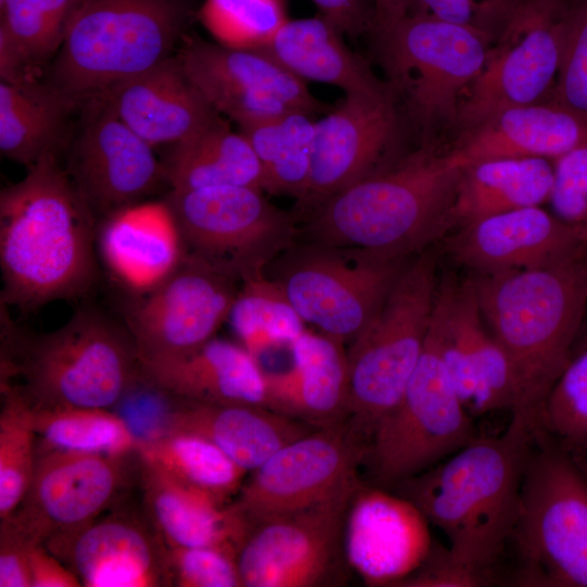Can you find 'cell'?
<instances>
[{
	"instance_id": "25",
	"label": "cell",
	"mask_w": 587,
	"mask_h": 587,
	"mask_svg": "<svg viewBox=\"0 0 587 587\" xmlns=\"http://www.w3.org/2000/svg\"><path fill=\"white\" fill-rule=\"evenodd\" d=\"M96 246L111 276L135 297L161 284L186 255L164 200L141 201L99 221Z\"/></svg>"
},
{
	"instance_id": "48",
	"label": "cell",
	"mask_w": 587,
	"mask_h": 587,
	"mask_svg": "<svg viewBox=\"0 0 587 587\" xmlns=\"http://www.w3.org/2000/svg\"><path fill=\"white\" fill-rule=\"evenodd\" d=\"M491 575L455 560L449 548L433 544L422 564L396 587H478L488 585Z\"/></svg>"
},
{
	"instance_id": "23",
	"label": "cell",
	"mask_w": 587,
	"mask_h": 587,
	"mask_svg": "<svg viewBox=\"0 0 587 587\" xmlns=\"http://www.w3.org/2000/svg\"><path fill=\"white\" fill-rule=\"evenodd\" d=\"M429 522L397 492L363 483L348 507L344 546L348 565L370 587H396L429 553Z\"/></svg>"
},
{
	"instance_id": "31",
	"label": "cell",
	"mask_w": 587,
	"mask_h": 587,
	"mask_svg": "<svg viewBox=\"0 0 587 587\" xmlns=\"http://www.w3.org/2000/svg\"><path fill=\"white\" fill-rule=\"evenodd\" d=\"M138 476L145 512L167 547L215 546L238 554L250 528L232 502L223 504L140 460Z\"/></svg>"
},
{
	"instance_id": "33",
	"label": "cell",
	"mask_w": 587,
	"mask_h": 587,
	"mask_svg": "<svg viewBox=\"0 0 587 587\" xmlns=\"http://www.w3.org/2000/svg\"><path fill=\"white\" fill-rule=\"evenodd\" d=\"M167 148L162 165L171 189L214 186L262 189V167L251 143L220 113L200 130Z\"/></svg>"
},
{
	"instance_id": "34",
	"label": "cell",
	"mask_w": 587,
	"mask_h": 587,
	"mask_svg": "<svg viewBox=\"0 0 587 587\" xmlns=\"http://www.w3.org/2000/svg\"><path fill=\"white\" fill-rule=\"evenodd\" d=\"M553 163L545 158H498L463 167L452 205L453 225L541 205L553 186Z\"/></svg>"
},
{
	"instance_id": "11",
	"label": "cell",
	"mask_w": 587,
	"mask_h": 587,
	"mask_svg": "<svg viewBox=\"0 0 587 587\" xmlns=\"http://www.w3.org/2000/svg\"><path fill=\"white\" fill-rule=\"evenodd\" d=\"M476 437L428 329L421 359L398 404L382 420L366 448L371 484L392 489L441 462Z\"/></svg>"
},
{
	"instance_id": "5",
	"label": "cell",
	"mask_w": 587,
	"mask_h": 587,
	"mask_svg": "<svg viewBox=\"0 0 587 587\" xmlns=\"http://www.w3.org/2000/svg\"><path fill=\"white\" fill-rule=\"evenodd\" d=\"M2 320L1 384L17 385L34 408L117 405L139 370L126 324L84 305L59 328L24 333Z\"/></svg>"
},
{
	"instance_id": "14",
	"label": "cell",
	"mask_w": 587,
	"mask_h": 587,
	"mask_svg": "<svg viewBox=\"0 0 587 587\" xmlns=\"http://www.w3.org/2000/svg\"><path fill=\"white\" fill-rule=\"evenodd\" d=\"M567 4L569 0H520L461 99L458 132L504 109L550 98Z\"/></svg>"
},
{
	"instance_id": "29",
	"label": "cell",
	"mask_w": 587,
	"mask_h": 587,
	"mask_svg": "<svg viewBox=\"0 0 587 587\" xmlns=\"http://www.w3.org/2000/svg\"><path fill=\"white\" fill-rule=\"evenodd\" d=\"M139 365L150 383L176 398L267 407L266 372L239 342L214 337L188 353Z\"/></svg>"
},
{
	"instance_id": "8",
	"label": "cell",
	"mask_w": 587,
	"mask_h": 587,
	"mask_svg": "<svg viewBox=\"0 0 587 587\" xmlns=\"http://www.w3.org/2000/svg\"><path fill=\"white\" fill-rule=\"evenodd\" d=\"M375 39L405 122L422 145L434 146L437 133L457 128L461 99L494 42L472 28L414 13Z\"/></svg>"
},
{
	"instance_id": "45",
	"label": "cell",
	"mask_w": 587,
	"mask_h": 587,
	"mask_svg": "<svg viewBox=\"0 0 587 587\" xmlns=\"http://www.w3.org/2000/svg\"><path fill=\"white\" fill-rule=\"evenodd\" d=\"M171 586L242 587L237 552L215 547H167Z\"/></svg>"
},
{
	"instance_id": "44",
	"label": "cell",
	"mask_w": 587,
	"mask_h": 587,
	"mask_svg": "<svg viewBox=\"0 0 587 587\" xmlns=\"http://www.w3.org/2000/svg\"><path fill=\"white\" fill-rule=\"evenodd\" d=\"M551 100L587 114V0H569Z\"/></svg>"
},
{
	"instance_id": "20",
	"label": "cell",
	"mask_w": 587,
	"mask_h": 587,
	"mask_svg": "<svg viewBox=\"0 0 587 587\" xmlns=\"http://www.w3.org/2000/svg\"><path fill=\"white\" fill-rule=\"evenodd\" d=\"M404 123L390 86L374 93L346 95L315 122L310 180L301 205L314 208L392 164L386 161L400 142Z\"/></svg>"
},
{
	"instance_id": "12",
	"label": "cell",
	"mask_w": 587,
	"mask_h": 587,
	"mask_svg": "<svg viewBox=\"0 0 587 587\" xmlns=\"http://www.w3.org/2000/svg\"><path fill=\"white\" fill-rule=\"evenodd\" d=\"M180 230L187 254L241 282L265 271L296 242L292 215L252 186L176 190L163 199Z\"/></svg>"
},
{
	"instance_id": "6",
	"label": "cell",
	"mask_w": 587,
	"mask_h": 587,
	"mask_svg": "<svg viewBox=\"0 0 587 587\" xmlns=\"http://www.w3.org/2000/svg\"><path fill=\"white\" fill-rule=\"evenodd\" d=\"M183 0H82L46 83L75 105L172 57Z\"/></svg>"
},
{
	"instance_id": "49",
	"label": "cell",
	"mask_w": 587,
	"mask_h": 587,
	"mask_svg": "<svg viewBox=\"0 0 587 587\" xmlns=\"http://www.w3.org/2000/svg\"><path fill=\"white\" fill-rule=\"evenodd\" d=\"M0 587H32L33 542L11 519L0 520Z\"/></svg>"
},
{
	"instance_id": "28",
	"label": "cell",
	"mask_w": 587,
	"mask_h": 587,
	"mask_svg": "<svg viewBox=\"0 0 587 587\" xmlns=\"http://www.w3.org/2000/svg\"><path fill=\"white\" fill-rule=\"evenodd\" d=\"M346 344L304 329L290 345L291 365L266 373L267 408L322 428L346 423L349 371Z\"/></svg>"
},
{
	"instance_id": "26",
	"label": "cell",
	"mask_w": 587,
	"mask_h": 587,
	"mask_svg": "<svg viewBox=\"0 0 587 587\" xmlns=\"http://www.w3.org/2000/svg\"><path fill=\"white\" fill-rule=\"evenodd\" d=\"M95 98L153 148L190 137L218 114L190 83L176 55Z\"/></svg>"
},
{
	"instance_id": "47",
	"label": "cell",
	"mask_w": 587,
	"mask_h": 587,
	"mask_svg": "<svg viewBox=\"0 0 587 587\" xmlns=\"http://www.w3.org/2000/svg\"><path fill=\"white\" fill-rule=\"evenodd\" d=\"M552 213L587 230V143L553 160Z\"/></svg>"
},
{
	"instance_id": "35",
	"label": "cell",
	"mask_w": 587,
	"mask_h": 587,
	"mask_svg": "<svg viewBox=\"0 0 587 587\" xmlns=\"http://www.w3.org/2000/svg\"><path fill=\"white\" fill-rule=\"evenodd\" d=\"M75 104L46 83L0 84V151L26 168L65 143V122Z\"/></svg>"
},
{
	"instance_id": "7",
	"label": "cell",
	"mask_w": 587,
	"mask_h": 587,
	"mask_svg": "<svg viewBox=\"0 0 587 587\" xmlns=\"http://www.w3.org/2000/svg\"><path fill=\"white\" fill-rule=\"evenodd\" d=\"M437 253L410 260L380 308L349 344L346 425L366 448L398 404L423 353L437 296Z\"/></svg>"
},
{
	"instance_id": "22",
	"label": "cell",
	"mask_w": 587,
	"mask_h": 587,
	"mask_svg": "<svg viewBox=\"0 0 587 587\" xmlns=\"http://www.w3.org/2000/svg\"><path fill=\"white\" fill-rule=\"evenodd\" d=\"M43 545L85 587L171 586L167 546L147 514L118 509Z\"/></svg>"
},
{
	"instance_id": "15",
	"label": "cell",
	"mask_w": 587,
	"mask_h": 587,
	"mask_svg": "<svg viewBox=\"0 0 587 587\" xmlns=\"http://www.w3.org/2000/svg\"><path fill=\"white\" fill-rule=\"evenodd\" d=\"M353 495L253 526L237 554L242 587L346 584L344 533Z\"/></svg>"
},
{
	"instance_id": "42",
	"label": "cell",
	"mask_w": 587,
	"mask_h": 587,
	"mask_svg": "<svg viewBox=\"0 0 587 587\" xmlns=\"http://www.w3.org/2000/svg\"><path fill=\"white\" fill-rule=\"evenodd\" d=\"M199 17L216 42L265 48L287 22L285 0H204Z\"/></svg>"
},
{
	"instance_id": "30",
	"label": "cell",
	"mask_w": 587,
	"mask_h": 587,
	"mask_svg": "<svg viewBox=\"0 0 587 587\" xmlns=\"http://www.w3.org/2000/svg\"><path fill=\"white\" fill-rule=\"evenodd\" d=\"M161 430L201 436L252 472L287 444L316 429L267 407L218 404L168 395Z\"/></svg>"
},
{
	"instance_id": "13",
	"label": "cell",
	"mask_w": 587,
	"mask_h": 587,
	"mask_svg": "<svg viewBox=\"0 0 587 587\" xmlns=\"http://www.w3.org/2000/svg\"><path fill=\"white\" fill-rule=\"evenodd\" d=\"M366 447L346 423L316 428L251 472L232 504L249 528L354 494Z\"/></svg>"
},
{
	"instance_id": "50",
	"label": "cell",
	"mask_w": 587,
	"mask_h": 587,
	"mask_svg": "<svg viewBox=\"0 0 587 587\" xmlns=\"http://www.w3.org/2000/svg\"><path fill=\"white\" fill-rule=\"evenodd\" d=\"M319 12L342 34L358 37L374 30V11L364 0H312Z\"/></svg>"
},
{
	"instance_id": "36",
	"label": "cell",
	"mask_w": 587,
	"mask_h": 587,
	"mask_svg": "<svg viewBox=\"0 0 587 587\" xmlns=\"http://www.w3.org/2000/svg\"><path fill=\"white\" fill-rule=\"evenodd\" d=\"M82 0H0L1 80L34 79L58 53Z\"/></svg>"
},
{
	"instance_id": "16",
	"label": "cell",
	"mask_w": 587,
	"mask_h": 587,
	"mask_svg": "<svg viewBox=\"0 0 587 587\" xmlns=\"http://www.w3.org/2000/svg\"><path fill=\"white\" fill-rule=\"evenodd\" d=\"M240 282L190 254L155 288L135 297L124 323L139 362L188 353L227 321Z\"/></svg>"
},
{
	"instance_id": "17",
	"label": "cell",
	"mask_w": 587,
	"mask_h": 587,
	"mask_svg": "<svg viewBox=\"0 0 587 587\" xmlns=\"http://www.w3.org/2000/svg\"><path fill=\"white\" fill-rule=\"evenodd\" d=\"M176 58L196 89L220 114L237 125L290 111L323 112L304 80L264 48H235L190 38Z\"/></svg>"
},
{
	"instance_id": "43",
	"label": "cell",
	"mask_w": 587,
	"mask_h": 587,
	"mask_svg": "<svg viewBox=\"0 0 587 587\" xmlns=\"http://www.w3.org/2000/svg\"><path fill=\"white\" fill-rule=\"evenodd\" d=\"M538 428L571 447L587 438V349L571 360L536 410Z\"/></svg>"
},
{
	"instance_id": "38",
	"label": "cell",
	"mask_w": 587,
	"mask_h": 587,
	"mask_svg": "<svg viewBox=\"0 0 587 587\" xmlns=\"http://www.w3.org/2000/svg\"><path fill=\"white\" fill-rule=\"evenodd\" d=\"M309 113L290 111L276 117L238 125L262 167V189L300 201L308 189L315 122Z\"/></svg>"
},
{
	"instance_id": "53",
	"label": "cell",
	"mask_w": 587,
	"mask_h": 587,
	"mask_svg": "<svg viewBox=\"0 0 587 587\" xmlns=\"http://www.w3.org/2000/svg\"><path fill=\"white\" fill-rule=\"evenodd\" d=\"M586 441H587V438H586L585 442H586Z\"/></svg>"
},
{
	"instance_id": "1",
	"label": "cell",
	"mask_w": 587,
	"mask_h": 587,
	"mask_svg": "<svg viewBox=\"0 0 587 587\" xmlns=\"http://www.w3.org/2000/svg\"><path fill=\"white\" fill-rule=\"evenodd\" d=\"M98 220L55 152L0 191L1 305L30 313L78 299L98 278Z\"/></svg>"
},
{
	"instance_id": "9",
	"label": "cell",
	"mask_w": 587,
	"mask_h": 587,
	"mask_svg": "<svg viewBox=\"0 0 587 587\" xmlns=\"http://www.w3.org/2000/svg\"><path fill=\"white\" fill-rule=\"evenodd\" d=\"M510 542L520 560L519 583L587 587V479L539 429Z\"/></svg>"
},
{
	"instance_id": "3",
	"label": "cell",
	"mask_w": 587,
	"mask_h": 587,
	"mask_svg": "<svg viewBox=\"0 0 587 587\" xmlns=\"http://www.w3.org/2000/svg\"><path fill=\"white\" fill-rule=\"evenodd\" d=\"M462 171L448 152L422 145L314 207L307 240L394 258L420 253L453 226Z\"/></svg>"
},
{
	"instance_id": "10",
	"label": "cell",
	"mask_w": 587,
	"mask_h": 587,
	"mask_svg": "<svg viewBox=\"0 0 587 587\" xmlns=\"http://www.w3.org/2000/svg\"><path fill=\"white\" fill-rule=\"evenodd\" d=\"M409 261L305 240L275 258L265 274L278 284L304 323L350 344L376 314Z\"/></svg>"
},
{
	"instance_id": "51",
	"label": "cell",
	"mask_w": 587,
	"mask_h": 587,
	"mask_svg": "<svg viewBox=\"0 0 587 587\" xmlns=\"http://www.w3.org/2000/svg\"><path fill=\"white\" fill-rule=\"evenodd\" d=\"M32 587H80L77 575L43 544H34L29 558Z\"/></svg>"
},
{
	"instance_id": "39",
	"label": "cell",
	"mask_w": 587,
	"mask_h": 587,
	"mask_svg": "<svg viewBox=\"0 0 587 587\" xmlns=\"http://www.w3.org/2000/svg\"><path fill=\"white\" fill-rule=\"evenodd\" d=\"M227 322L239 344L258 360L268 351L289 349L305 329L304 321L265 271L240 282Z\"/></svg>"
},
{
	"instance_id": "52",
	"label": "cell",
	"mask_w": 587,
	"mask_h": 587,
	"mask_svg": "<svg viewBox=\"0 0 587 587\" xmlns=\"http://www.w3.org/2000/svg\"><path fill=\"white\" fill-rule=\"evenodd\" d=\"M412 3L413 0H373L374 34L390 30L410 14Z\"/></svg>"
},
{
	"instance_id": "19",
	"label": "cell",
	"mask_w": 587,
	"mask_h": 587,
	"mask_svg": "<svg viewBox=\"0 0 587 587\" xmlns=\"http://www.w3.org/2000/svg\"><path fill=\"white\" fill-rule=\"evenodd\" d=\"M66 146L64 167L98 222L143 201L165 182L154 148L99 98L87 100L82 125Z\"/></svg>"
},
{
	"instance_id": "2",
	"label": "cell",
	"mask_w": 587,
	"mask_h": 587,
	"mask_svg": "<svg viewBox=\"0 0 587 587\" xmlns=\"http://www.w3.org/2000/svg\"><path fill=\"white\" fill-rule=\"evenodd\" d=\"M535 413L530 409L512 411L502 433L476 436L391 489L446 535L455 560L476 570L492 574L510 542L524 473L537 440Z\"/></svg>"
},
{
	"instance_id": "27",
	"label": "cell",
	"mask_w": 587,
	"mask_h": 587,
	"mask_svg": "<svg viewBox=\"0 0 587 587\" xmlns=\"http://www.w3.org/2000/svg\"><path fill=\"white\" fill-rule=\"evenodd\" d=\"M587 143V114L551 99L508 108L459 132L449 157L460 166L498 158L559 157Z\"/></svg>"
},
{
	"instance_id": "40",
	"label": "cell",
	"mask_w": 587,
	"mask_h": 587,
	"mask_svg": "<svg viewBox=\"0 0 587 587\" xmlns=\"http://www.w3.org/2000/svg\"><path fill=\"white\" fill-rule=\"evenodd\" d=\"M33 410L38 447L107 454L136 452L139 438L110 409L33 407Z\"/></svg>"
},
{
	"instance_id": "4",
	"label": "cell",
	"mask_w": 587,
	"mask_h": 587,
	"mask_svg": "<svg viewBox=\"0 0 587 587\" xmlns=\"http://www.w3.org/2000/svg\"><path fill=\"white\" fill-rule=\"evenodd\" d=\"M490 334L536 411L570 363L587 310V250L552 264L472 278Z\"/></svg>"
},
{
	"instance_id": "41",
	"label": "cell",
	"mask_w": 587,
	"mask_h": 587,
	"mask_svg": "<svg viewBox=\"0 0 587 587\" xmlns=\"http://www.w3.org/2000/svg\"><path fill=\"white\" fill-rule=\"evenodd\" d=\"M0 520L13 514L24 499L37 459L34 410L17 385H1Z\"/></svg>"
},
{
	"instance_id": "18",
	"label": "cell",
	"mask_w": 587,
	"mask_h": 587,
	"mask_svg": "<svg viewBox=\"0 0 587 587\" xmlns=\"http://www.w3.org/2000/svg\"><path fill=\"white\" fill-rule=\"evenodd\" d=\"M135 457L37 446L27 492L7 519L35 544L84 526L117 502L130 482Z\"/></svg>"
},
{
	"instance_id": "37",
	"label": "cell",
	"mask_w": 587,
	"mask_h": 587,
	"mask_svg": "<svg viewBox=\"0 0 587 587\" xmlns=\"http://www.w3.org/2000/svg\"><path fill=\"white\" fill-rule=\"evenodd\" d=\"M136 453L142 463L223 504L238 494L248 473L208 439L185 432L139 438Z\"/></svg>"
},
{
	"instance_id": "32",
	"label": "cell",
	"mask_w": 587,
	"mask_h": 587,
	"mask_svg": "<svg viewBox=\"0 0 587 587\" xmlns=\"http://www.w3.org/2000/svg\"><path fill=\"white\" fill-rule=\"evenodd\" d=\"M342 33L320 13L287 20L264 48L302 80L341 88L346 95L374 93L389 85L344 41Z\"/></svg>"
},
{
	"instance_id": "24",
	"label": "cell",
	"mask_w": 587,
	"mask_h": 587,
	"mask_svg": "<svg viewBox=\"0 0 587 587\" xmlns=\"http://www.w3.org/2000/svg\"><path fill=\"white\" fill-rule=\"evenodd\" d=\"M447 250L476 275L495 274L574 257L587 250V230L540 205L527 207L459 226Z\"/></svg>"
},
{
	"instance_id": "21",
	"label": "cell",
	"mask_w": 587,
	"mask_h": 587,
	"mask_svg": "<svg viewBox=\"0 0 587 587\" xmlns=\"http://www.w3.org/2000/svg\"><path fill=\"white\" fill-rule=\"evenodd\" d=\"M483 320L472 278L438 287L429 330L472 417L524 409L513 365Z\"/></svg>"
},
{
	"instance_id": "46",
	"label": "cell",
	"mask_w": 587,
	"mask_h": 587,
	"mask_svg": "<svg viewBox=\"0 0 587 587\" xmlns=\"http://www.w3.org/2000/svg\"><path fill=\"white\" fill-rule=\"evenodd\" d=\"M519 2L520 0H413L410 13L472 28L494 42Z\"/></svg>"
}]
</instances>
